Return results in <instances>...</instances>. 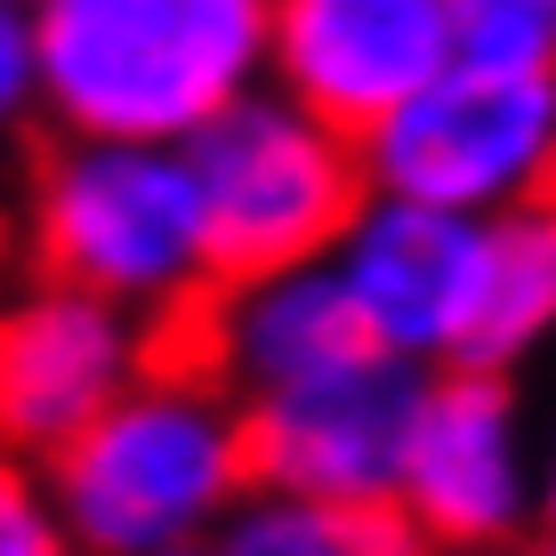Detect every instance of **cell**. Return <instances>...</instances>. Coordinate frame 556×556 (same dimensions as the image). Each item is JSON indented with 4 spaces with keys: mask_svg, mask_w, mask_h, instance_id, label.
I'll return each instance as SVG.
<instances>
[{
    "mask_svg": "<svg viewBox=\"0 0 556 556\" xmlns=\"http://www.w3.org/2000/svg\"><path fill=\"white\" fill-rule=\"evenodd\" d=\"M331 275L363 331L412 371H525L556 323V218L548 202L508 218L363 194Z\"/></svg>",
    "mask_w": 556,
    "mask_h": 556,
    "instance_id": "1",
    "label": "cell"
},
{
    "mask_svg": "<svg viewBox=\"0 0 556 556\" xmlns=\"http://www.w3.org/2000/svg\"><path fill=\"white\" fill-rule=\"evenodd\" d=\"M41 484L81 556H146L210 541L258 476L242 404L162 339V355L41 459Z\"/></svg>",
    "mask_w": 556,
    "mask_h": 556,
    "instance_id": "2",
    "label": "cell"
},
{
    "mask_svg": "<svg viewBox=\"0 0 556 556\" xmlns=\"http://www.w3.org/2000/svg\"><path fill=\"white\" fill-rule=\"evenodd\" d=\"M41 129L186 146L266 81V0H25Z\"/></svg>",
    "mask_w": 556,
    "mask_h": 556,
    "instance_id": "3",
    "label": "cell"
},
{
    "mask_svg": "<svg viewBox=\"0 0 556 556\" xmlns=\"http://www.w3.org/2000/svg\"><path fill=\"white\" fill-rule=\"evenodd\" d=\"M9 226L33 275L129 306L153 331H178L210 291L202 202L178 146L49 129V146H25V194Z\"/></svg>",
    "mask_w": 556,
    "mask_h": 556,
    "instance_id": "4",
    "label": "cell"
},
{
    "mask_svg": "<svg viewBox=\"0 0 556 556\" xmlns=\"http://www.w3.org/2000/svg\"><path fill=\"white\" fill-rule=\"evenodd\" d=\"M178 153L194 169L210 282L331 258V242L348 235V218L371 194L348 129L315 122L266 81L242 89L226 113H210Z\"/></svg>",
    "mask_w": 556,
    "mask_h": 556,
    "instance_id": "5",
    "label": "cell"
},
{
    "mask_svg": "<svg viewBox=\"0 0 556 556\" xmlns=\"http://www.w3.org/2000/svg\"><path fill=\"white\" fill-rule=\"evenodd\" d=\"M363 186L428 210L508 218L548 202L556 178V73L508 65H452L419 81L355 138Z\"/></svg>",
    "mask_w": 556,
    "mask_h": 556,
    "instance_id": "6",
    "label": "cell"
},
{
    "mask_svg": "<svg viewBox=\"0 0 556 556\" xmlns=\"http://www.w3.org/2000/svg\"><path fill=\"white\" fill-rule=\"evenodd\" d=\"M395 516L419 548H525L548 525L541 419L516 371H419L404 452H395Z\"/></svg>",
    "mask_w": 556,
    "mask_h": 556,
    "instance_id": "7",
    "label": "cell"
},
{
    "mask_svg": "<svg viewBox=\"0 0 556 556\" xmlns=\"http://www.w3.org/2000/svg\"><path fill=\"white\" fill-rule=\"evenodd\" d=\"M169 331L56 275H0V452L49 459L162 355Z\"/></svg>",
    "mask_w": 556,
    "mask_h": 556,
    "instance_id": "8",
    "label": "cell"
},
{
    "mask_svg": "<svg viewBox=\"0 0 556 556\" xmlns=\"http://www.w3.org/2000/svg\"><path fill=\"white\" fill-rule=\"evenodd\" d=\"M444 65V0H266V89L348 138Z\"/></svg>",
    "mask_w": 556,
    "mask_h": 556,
    "instance_id": "9",
    "label": "cell"
},
{
    "mask_svg": "<svg viewBox=\"0 0 556 556\" xmlns=\"http://www.w3.org/2000/svg\"><path fill=\"white\" fill-rule=\"evenodd\" d=\"M169 339H178L235 404L291 395V388H306V379H331V371H348L355 355L379 348V339L363 331L355 299L339 291L331 258L210 282V291L194 299V315H186Z\"/></svg>",
    "mask_w": 556,
    "mask_h": 556,
    "instance_id": "10",
    "label": "cell"
},
{
    "mask_svg": "<svg viewBox=\"0 0 556 556\" xmlns=\"http://www.w3.org/2000/svg\"><path fill=\"white\" fill-rule=\"evenodd\" d=\"M419 371L388 348L355 355L348 371L306 379L291 395L242 404L251 435V476L282 492H331V501H388L395 492V452H404Z\"/></svg>",
    "mask_w": 556,
    "mask_h": 556,
    "instance_id": "11",
    "label": "cell"
},
{
    "mask_svg": "<svg viewBox=\"0 0 556 556\" xmlns=\"http://www.w3.org/2000/svg\"><path fill=\"white\" fill-rule=\"evenodd\" d=\"M210 556H428L395 501H331V492L251 484L202 541Z\"/></svg>",
    "mask_w": 556,
    "mask_h": 556,
    "instance_id": "12",
    "label": "cell"
},
{
    "mask_svg": "<svg viewBox=\"0 0 556 556\" xmlns=\"http://www.w3.org/2000/svg\"><path fill=\"white\" fill-rule=\"evenodd\" d=\"M459 65L556 73V0H444Z\"/></svg>",
    "mask_w": 556,
    "mask_h": 556,
    "instance_id": "13",
    "label": "cell"
},
{
    "mask_svg": "<svg viewBox=\"0 0 556 556\" xmlns=\"http://www.w3.org/2000/svg\"><path fill=\"white\" fill-rule=\"evenodd\" d=\"M0 556H81L49 508L41 459H25V452H0Z\"/></svg>",
    "mask_w": 556,
    "mask_h": 556,
    "instance_id": "14",
    "label": "cell"
},
{
    "mask_svg": "<svg viewBox=\"0 0 556 556\" xmlns=\"http://www.w3.org/2000/svg\"><path fill=\"white\" fill-rule=\"evenodd\" d=\"M41 129V89H33V25L25 0H0V162L33 146Z\"/></svg>",
    "mask_w": 556,
    "mask_h": 556,
    "instance_id": "15",
    "label": "cell"
},
{
    "mask_svg": "<svg viewBox=\"0 0 556 556\" xmlns=\"http://www.w3.org/2000/svg\"><path fill=\"white\" fill-rule=\"evenodd\" d=\"M428 556H548V541H525V548H428Z\"/></svg>",
    "mask_w": 556,
    "mask_h": 556,
    "instance_id": "16",
    "label": "cell"
},
{
    "mask_svg": "<svg viewBox=\"0 0 556 556\" xmlns=\"http://www.w3.org/2000/svg\"><path fill=\"white\" fill-rule=\"evenodd\" d=\"M9 258H16V226H9V202H0V275H9Z\"/></svg>",
    "mask_w": 556,
    "mask_h": 556,
    "instance_id": "17",
    "label": "cell"
},
{
    "mask_svg": "<svg viewBox=\"0 0 556 556\" xmlns=\"http://www.w3.org/2000/svg\"><path fill=\"white\" fill-rule=\"evenodd\" d=\"M146 556H210V548H202V541H194V548H146Z\"/></svg>",
    "mask_w": 556,
    "mask_h": 556,
    "instance_id": "18",
    "label": "cell"
}]
</instances>
